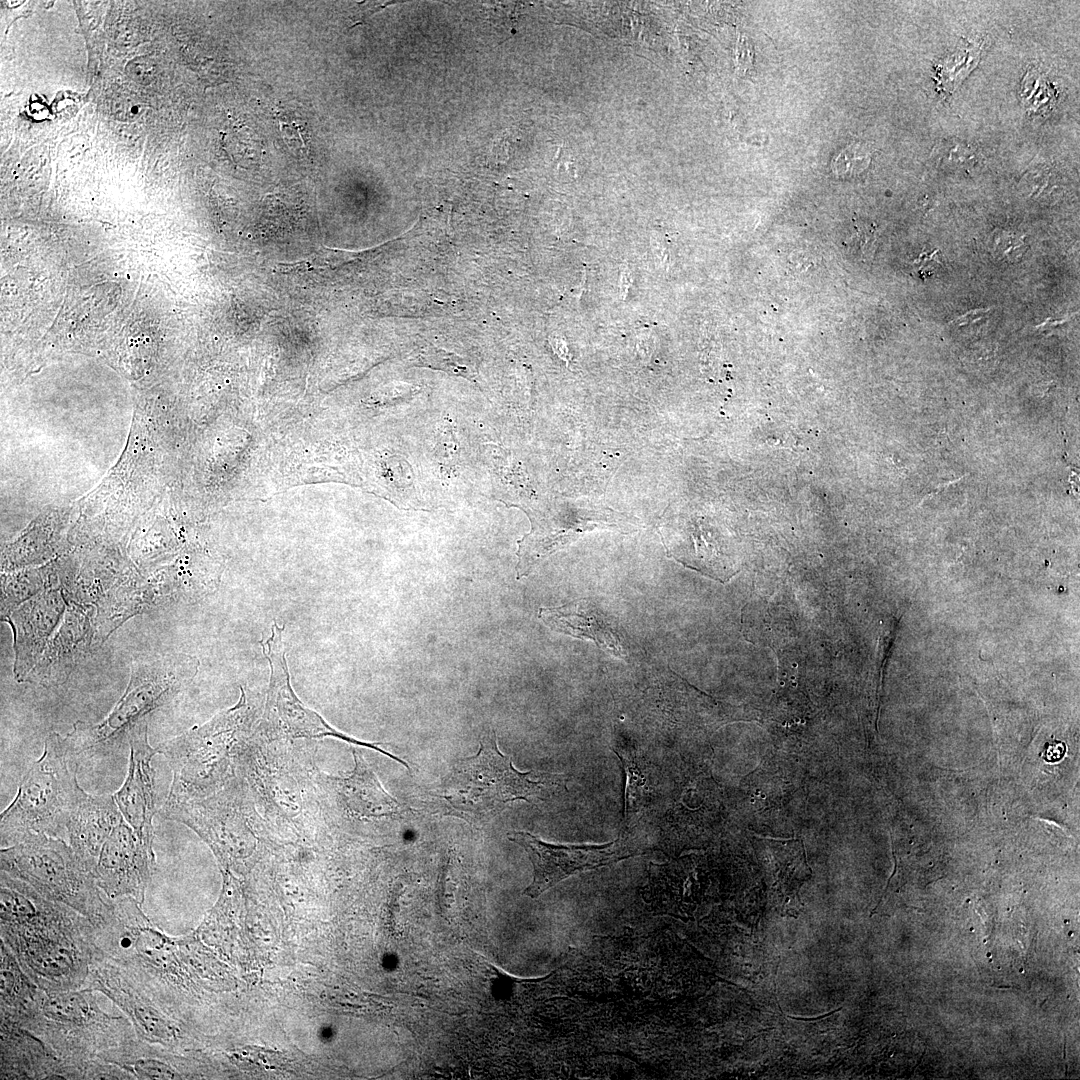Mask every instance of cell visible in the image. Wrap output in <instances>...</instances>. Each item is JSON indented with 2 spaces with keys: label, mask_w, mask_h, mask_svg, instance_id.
<instances>
[{
  "label": "cell",
  "mask_w": 1080,
  "mask_h": 1080,
  "mask_svg": "<svg viewBox=\"0 0 1080 1080\" xmlns=\"http://www.w3.org/2000/svg\"><path fill=\"white\" fill-rule=\"evenodd\" d=\"M0 936L24 972L44 991L85 987L101 958L95 926L1 871Z\"/></svg>",
  "instance_id": "cell-1"
},
{
  "label": "cell",
  "mask_w": 1080,
  "mask_h": 1080,
  "mask_svg": "<svg viewBox=\"0 0 1080 1080\" xmlns=\"http://www.w3.org/2000/svg\"><path fill=\"white\" fill-rule=\"evenodd\" d=\"M314 753L293 740L270 741L255 732L235 752V774L283 845L327 847L332 838L320 803Z\"/></svg>",
  "instance_id": "cell-2"
},
{
  "label": "cell",
  "mask_w": 1080,
  "mask_h": 1080,
  "mask_svg": "<svg viewBox=\"0 0 1080 1080\" xmlns=\"http://www.w3.org/2000/svg\"><path fill=\"white\" fill-rule=\"evenodd\" d=\"M95 993L87 987L42 990L35 1011L18 1027L46 1043L72 1079H128L125 1071L99 1056L137 1037L135 1030L127 1017L102 1010Z\"/></svg>",
  "instance_id": "cell-3"
},
{
  "label": "cell",
  "mask_w": 1080,
  "mask_h": 1080,
  "mask_svg": "<svg viewBox=\"0 0 1080 1080\" xmlns=\"http://www.w3.org/2000/svg\"><path fill=\"white\" fill-rule=\"evenodd\" d=\"M195 664L193 658L179 655L134 662L127 688L109 714L95 724L78 721L65 736L71 755L78 761L121 753L125 746L129 747L132 731L170 703L191 681Z\"/></svg>",
  "instance_id": "cell-4"
},
{
  "label": "cell",
  "mask_w": 1080,
  "mask_h": 1080,
  "mask_svg": "<svg viewBox=\"0 0 1080 1080\" xmlns=\"http://www.w3.org/2000/svg\"><path fill=\"white\" fill-rule=\"evenodd\" d=\"M77 769L78 761L71 755L66 738L50 733L41 757L23 776L15 798L1 813L2 847L42 835L67 841L71 814L85 791L78 783Z\"/></svg>",
  "instance_id": "cell-5"
},
{
  "label": "cell",
  "mask_w": 1080,
  "mask_h": 1080,
  "mask_svg": "<svg viewBox=\"0 0 1080 1080\" xmlns=\"http://www.w3.org/2000/svg\"><path fill=\"white\" fill-rule=\"evenodd\" d=\"M168 820L193 830L211 849L220 869L258 848L280 845L257 811L244 780L236 774L217 792L194 798H166Z\"/></svg>",
  "instance_id": "cell-6"
},
{
  "label": "cell",
  "mask_w": 1080,
  "mask_h": 1080,
  "mask_svg": "<svg viewBox=\"0 0 1080 1080\" xmlns=\"http://www.w3.org/2000/svg\"><path fill=\"white\" fill-rule=\"evenodd\" d=\"M0 865L1 871L74 909L95 927L113 911V900L102 896L93 872L63 839L42 835L2 847Z\"/></svg>",
  "instance_id": "cell-7"
},
{
  "label": "cell",
  "mask_w": 1080,
  "mask_h": 1080,
  "mask_svg": "<svg viewBox=\"0 0 1080 1080\" xmlns=\"http://www.w3.org/2000/svg\"><path fill=\"white\" fill-rule=\"evenodd\" d=\"M245 694L238 704L206 724L158 745L173 780L169 798L205 797L220 790L234 775V755L251 735Z\"/></svg>",
  "instance_id": "cell-8"
},
{
  "label": "cell",
  "mask_w": 1080,
  "mask_h": 1080,
  "mask_svg": "<svg viewBox=\"0 0 1080 1080\" xmlns=\"http://www.w3.org/2000/svg\"><path fill=\"white\" fill-rule=\"evenodd\" d=\"M519 772L500 752L492 731L481 739L476 755L460 760L442 785L440 797L455 814L479 821L495 815L514 800L543 799L551 775Z\"/></svg>",
  "instance_id": "cell-9"
},
{
  "label": "cell",
  "mask_w": 1080,
  "mask_h": 1080,
  "mask_svg": "<svg viewBox=\"0 0 1080 1080\" xmlns=\"http://www.w3.org/2000/svg\"><path fill=\"white\" fill-rule=\"evenodd\" d=\"M283 629L274 623L271 635L260 642L269 661L271 673L263 715L254 732L270 741L332 737L375 750L409 769L406 762L382 749L380 743L361 741L344 734L301 702L290 685L282 641Z\"/></svg>",
  "instance_id": "cell-10"
},
{
  "label": "cell",
  "mask_w": 1080,
  "mask_h": 1080,
  "mask_svg": "<svg viewBox=\"0 0 1080 1080\" xmlns=\"http://www.w3.org/2000/svg\"><path fill=\"white\" fill-rule=\"evenodd\" d=\"M352 753L354 768L348 775L317 772L320 803L332 836L345 822H371L400 811L398 801L384 789L360 752Z\"/></svg>",
  "instance_id": "cell-11"
},
{
  "label": "cell",
  "mask_w": 1080,
  "mask_h": 1080,
  "mask_svg": "<svg viewBox=\"0 0 1080 1080\" xmlns=\"http://www.w3.org/2000/svg\"><path fill=\"white\" fill-rule=\"evenodd\" d=\"M85 987L109 998L131 1022L137 1038L177 1050L190 1042L187 1027L166 1014L115 964L100 958Z\"/></svg>",
  "instance_id": "cell-12"
},
{
  "label": "cell",
  "mask_w": 1080,
  "mask_h": 1080,
  "mask_svg": "<svg viewBox=\"0 0 1080 1080\" xmlns=\"http://www.w3.org/2000/svg\"><path fill=\"white\" fill-rule=\"evenodd\" d=\"M507 836L527 852L533 865V880L524 891L531 898L538 897L570 875L605 866L637 853L636 849L621 838L603 845H557L523 831H512Z\"/></svg>",
  "instance_id": "cell-13"
},
{
  "label": "cell",
  "mask_w": 1080,
  "mask_h": 1080,
  "mask_svg": "<svg viewBox=\"0 0 1080 1080\" xmlns=\"http://www.w3.org/2000/svg\"><path fill=\"white\" fill-rule=\"evenodd\" d=\"M154 870L153 846L142 840L124 820L104 843L94 876L109 899L132 897L143 903Z\"/></svg>",
  "instance_id": "cell-14"
},
{
  "label": "cell",
  "mask_w": 1080,
  "mask_h": 1080,
  "mask_svg": "<svg viewBox=\"0 0 1080 1080\" xmlns=\"http://www.w3.org/2000/svg\"><path fill=\"white\" fill-rule=\"evenodd\" d=\"M66 609L67 600L61 587L51 586L22 603L3 620L13 631V672L18 682L26 681L58 628Z\"/></svg>",
  "instance_id": "cell-15"
},
{
  "label": "cell",
  "mask_w": 1080,
  "mask_h": 1080,
  "mask_svg": "<svg viewBox=\"0 0 1080 1080\" xmlns=\"http://www.w3.org/2000/svg\"><path fill=\"white\" fill-rule=\"evenodd\" d=\"M128 773L114 799L135 833L153 846V818L156 813L153 757L158 753L148 740V721L137 726L129 737Z\"/></svg>",
  "instance_id": "cell-16"
},
{
  "label": "cell",
  "mask_w": 1080,
  "mask_h": 1080,
  "mask_svg": "<svg viewBox=\"0 0 1080 1080\" xmlns=\"http://www.w3.org/2000/svg\"><path fill=\"white\" fill-rule=\"evenodd\" d=\"M90 612V605L67 600L64 616L27 682L47 687L66 682L93 645L95 630Z\"/></svg>",
  "instance_id": "cell-17"
},
{
  "label": "cell",
  "mask_w": 1080,
  "mask_h": 1080,
  "mask_svg": "<svg viewBox=\"0 0 1080 1080\" xmlns=\"http://www.w3.org/2000/svg\"><path fill=\"white\" fill-rule=\"evenodd\" d=\"M3 1079H72L53 1050L27 1029L0 1022Z\"/></svg>",
  "instance_id": "cell-18"
},
{
  "label": "cell",
  "mask_w": 1080,
  "mask_h": 1080,
  "mask_svg": "<svg viewBox=\"0 0 1080 1080\" xmlns=\"http://www.w3.org/2000/svg\"><path fill=\"white\" fill-rule=\"evenodd\" d=\"M618 521L615 514L586 509L570 512L560 519H534L531 532L520 541L518 577L527 575L540 559L580 534L599 526H617Z\"/></svg>",
  "instance_id": "cell-19"
},
{
  "label": "cell",
  "mask_w": 1080,
  "mask_h": 1080,
  "mask_svg": "<svg viewBox=\"0 0 1080 1080\" xmlns=\"http://www.w3.org/2000/svg\"><path fill=\"white\" fill-rule=\"evenodd\" d=\"M123 821L113 795L84 791L71 814L67 841L93 874L104 843Z\"/></svg>",
  "instance_id": "cell-20"
},
{
  "label": "cell",
  "mask_w": 1080,
  "mask_h": 1080,
  "mask_svg": "<svg viewBox=\"0 0 1080 1080\" xmlns=\"http://www.w3.org/2000/svg\"><path fill=\"white\" fill-rule=\"evenodd\" d=\"M539 618L551 629L578 639L593 641L605 653L621 660L627 652L615 627L587 599L573 601L560 607L540 608Z\"/></svg>",
  "instance_id": "cell-21"
},
{
  "label": "cell",
  "mask_w": 1080,
  "mask_h": 1080,
  "mask_svg": "<svg viewBox=\"0 0 1080 1080\" xmlns=\"http://www.w3.org/2000/svg\"><path fill=\"white\" fill-rule=\"evenodd\" d=\"M176 1050L137 1037L102 1053L99 1058L128 1073L131 1079L159 1080L182 1078L188 1074Z\"/></svg>",
  "instance_id": "cell-22"
},
{
  "label": "cell",
  "mask_w": 1080,
  "mask_h": 1080,
  "mask_svg": "<svg viewBox=\"0 0 1080 1080\" xmlns=\"http://www.w3.org/2000/svg\"><path fill=\"white\" fill-rule=\"evenodd\" d=\"M0 947V1022L19 1025L35 1011L42 989L2 940Z\"/></svg>",
  "instance_id": "cell-23"
},
{
  "label": "cell",
  "mask_w": 1080,
  "mask_h": 1080,
  "mask_svg": "<svg viewBox=\"0 0 1080 1080\" xmlns=\"http://www.w3.org/2000/svg\"><path fill=\"white\" fill-rule=\"evenodd\" d=\"M59 586L57 576L38 571L5 576L2 582L1 618L4 620L13 610L42 590Z\"/></svg>",
  "instance_id": "cell-24"
},
{
  "label": "cell",
  "mask_w": 1080,
  "mask_h": 1080,
  "mask_svg": "<svg viewBox=\"0 0 1080 1080\" xmlns=\"http://www.w3.org/2000/svg\"><path fill=\"white\" fill-rule=\"evenodd\" d=\"M869 162V153L859 144H853L838 155L832 168L837 175L845 177L865 170Z\"/></svg>",
  "instance_id": "cell-25"
},
{
  "label": "cell",
  "mask_w": 1080,
  "mask_h": 1080,
  "mask_svg": "<svg viewBox=\"0 0 1080 1080\" xmlns=\"http://www.w3.org/2000/svg\"><path fill=\"white\" fill-rule=\"evenodd\" d=\"M1022 236L1010 232H1000L995 238V252L1000 259L1019 260L1027 247Z\"/></svg>",
  "instance_id": "cell-26"
},
{
  "label": "cell",
  "mask_w": 1080,
  "mask_h": 1080,
  "mask_svg": "<svg viewBox=\"0 0 1080 1080\" xmlns=\"http://www.w3.org/2000/svg\"><path fill=\"white\" fill-rule=\"evenodd\" d=\"M943 148L942 157L952 163L966 165L965 163H970L976 157L974 151L962 143H949Z\"/></svg>",
  "instance_id": "cell-27"
},
{
  "label": "cell",
  "mask_w": 1080,
  "mask_h": 1080,
  "mask_svg": "<svg viewBox=\"0 0 1080 1080\" xmlns=\"http://www.w3.org/2000/svg\"><path fill=\"white\" fill-rule=\"evenodd\" d=\"M992 308H976L970 310L956 318H954L950 324L956 327L966 326L978 322L986 317L991 312Z\"/></svg>",
  "instance_id": "cell-28"
},
{
  "label": "cell",
  "mask_w": 1080,
  "mask_h": 1080,
  "mask_svg": "<svg viewBox=\"0 0 1080 1080\" xmlns=\"http://www.w3.org/2000/svg\"><path fill=\"white\" fill-rule=\"evenodd\" d=\"M1066 752V746L1063 742L1054 741L1047 745L1044 752V758L1047 761L1056 762L1063 758Z\"/></svg>",
  "instance_id": "cell-29"
},
{
  "label": "cell",
  "mask_w": 1080,
  "mask_h": 1080,
  "mask_svg": "<svg viewBox=\"0 0 1080 1080\" xmlns=\"http://www.w3.org/2000/svg\"><path fill=\"white\" fill-rule=\"evenodd\" d=\"M631 282H632L631 273H630L628 267L624 265L621 268L620 281H619L620 295H621L622 299H625Z\"/></svg>",
  "instance_id": "cell-30"
},
{
  "label": "cell",
  "mask_w": 1080,
  "mask_h": 1080,
  "mask_svg": "<svg viewBox=\"0 0 1080 1080\" xmlns=\"http://www.w3.org/2000/svg\"><path fill=\"white\" fill-rule=\"evenodd\" d=\"M652 248H653L654 254L656 255L657 260L661 264H664V262L666 260L665 246L663 244H660L658 239H656L655 242H652Z\"/></svg>",
  "instance_id": "cell-31"
}]
</instances>
